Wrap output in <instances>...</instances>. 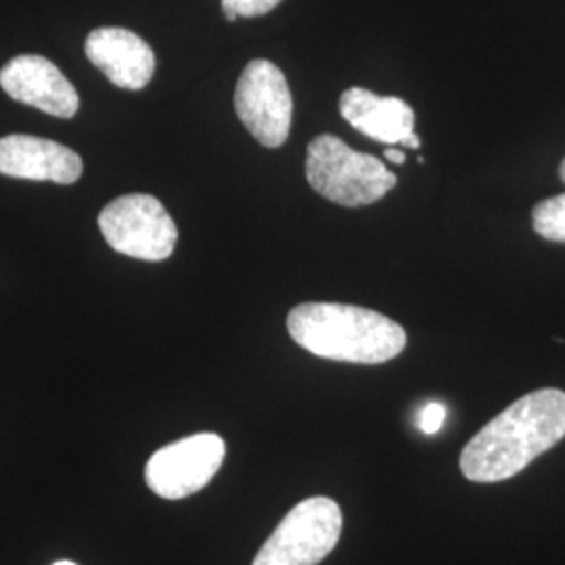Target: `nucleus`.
I'll use <instances>...</instances> for the list:
<instances>
[{
    "label": "nucleus",
    "instance_id": "1",
    "mask_svg": "<svg viewBox=\"0 0 565 565\" xmlns=\"http://www.w3.org/2000/svg\"><path fill=\"white\" fill-rule=\"evenodd\" d=\"M564 438L565 392L536 390L507 406L467 443L461 471L476 484L505 482Z\"/></svg>",
    "mask_w": 565,
    "mask_h": 565
},
{
    "label": "nucleus",
    "instance_id": "2",
    "mask_svg": "<svg viewBox=\"0 0 565 565\" xmlns=\"http://www.w3.org/2000/svg\"><path fill=\"white\" fill-rule=\"evenodd\" d=\"M287 329L303 350L338 363H387L406 345V333L396 321L350 303H300L289 312Z\"/></svg>",
    "mask_w": 565,
    "mask_h": 565
},
{
    "label": "nucleus",
    "instance_id": "3",
    "mask_svg": "<svg viewBox=\"0 0 565 565\" xmlns=\"http://www.w3.org/2000/svg\"><path fill=\"white\" fill-rule=\"evenodd\" d=\"M306 177L321 198L345 207L380 202L398 182L382 160L350 149L333 135L315 137L308 145Z\"/></svg>",
    "mask_w": 565,
    "mask_h": 565
},
{
    "label": "nucleus",
    "instance_id": "4",
    "mask_svg": "<svg viewBox=\"0 0 565 565\" xmlns=\"http://www.w3.org/2000/svg\"><path fill=\"white\" fill-rule=\"evenodd\" d=\"M99 228L111 249L147 263L170 258L179 242V228L163 203L145 193L107 203L99 214Z\"/></svg>",
    "mask_w": 565,
    "mask_h": 565
},
{
    "label": "nucleus",
    "instance_id": "5",
    "mask_svg": "<svg viewBox=\"0 0 565 565\" xmlns=\"http://www.w3.org/2000/svg\"><path fill=\"white\" fill-rule=\"evenodd\" d=\"M342 524L333 499H306L282 518L252 565H319L338 545Z\"/></svg>",
    "mask_w": 565,
    "mask_h": 565
},
{
    "label": "nucleus",
    "instance_id": "6",
    "mask_svg": "<svg viewBox=\"0 0 565 565\" xmlns=\"http://www.w3.org/2000/svg\"><path fill=\"white\" fill-rule=\"evenodd\" d=\"M235 111L249 135L264 147L277 149L287 141L294 102L289 84L275 63H247L235 88Z\"/></svg>",
    "mask_w": 565,
    "mask_h": 565
},
{
    "label": "nucleus",
    "instance_id": "7",
    "mask_svg": "<svg viewBox=\"0 0 565 565\" xmlns=\"http://www.w3.org/2000/svg\"><path fill=\"white\" fill-rule=\"evenodd\" d=\"M218 434H195L160 448L145 467L147 486L162 499H186L210 484L224 461Z\"/></svg>",
    "mask_w": 565,
    "mask_h": 565
},
{
    "label": "nucleus",
    "instance_id": "8",
    "mask_svg": "<svg viewBox=\"0 0 565 565\" xmlns=\"http://www.w3.org/2000/svg\"><path fill=\"white\" fill-rule=\"evenodd\" d=\"M0 86L11 99L55 118L70 120L81 109L74 84L53 61L41 55H20L7 61L0 70Z\"/></svg>",
    "mask_w": 565,
    "mask_h": 565
},
{
    "label": "nucleus",
    "instance_id": "9",
    "mask_svg": "<svg viewBox=\"0 0 565 565\" xmlns=\"http://www.w3.org/2000/svg\"><path fill=\"white\" fill-rule=\"evenodd\" d=\"M86 57L124 90H142L156 72L153 49L124 28H97L84 42Z\"/></svg>",
    "mask_w": 565,
    "mask_h": 565
},
{
    "label": "nucleus",
    "instance_id": "10",
    "mask_svg": "<svg viewBox=\"0 0 565 565\" xmlns=\"http://www.w3.org/2000/svg\"><path fill=\"white\" fill-rule=\"evenodd\" d=\"M84 170L82 158L61 142L30 135L0 139V174L25 181H53L72 184Z\"/></svg>",
    "mask_w": 565,
    "mask_h": 565
},
{
    "label": "nucleus",
    "instance_id": "11",
    "mask_svg": "<svg viewBox=\"0 0 565 565\" xmlns=\"http://www.w3.org/2000/svg\"><path fill=\"white\" fill-rule=\"evenodd\" d=\"M340 114L359 132L387 145H401L415 132V111L408 103L398 97H377L359 86L343 93Z\"/></svg>",
    "mask_w": 565,
    "mask_h": 565
},
{
    "label": "nucleus",
    "instance_id": "12",
    "mask_svg": "<svg viewBox=\"0 0 565 565\" xmlns=\"http://www.w3.org/2000/svg\"><path fill=\"white\" fill-rule=\"evenodd\" d=\"M532 223L541 237L565 243V193L536 203L532 210Z\"/></svg>",
    "mask_w": 565,
    "mask_h": 565
},
{
    "label": "nucleus",
    "instance_id": "13",
    "mask_svg": "<svg viewBox=\"0 0 565 565\" xmlns=\"http://www.w3.org/2000/svg\"><path fill=\"white\" fill-rule=\"evenodd\" d=\"M281 0H223L224 18L237 21L239 18H260L270 13Z\"/></svg>",
    "mask_w": 565,
    "mask_h": 565
},
{
    "label": "nucleus",
    "instance_id": "14",
    "mask_svg": "<svg viewBox=\"0 0 565 565\" xmlns=\"http://www.w3.org/2000/svg\"><path fill=\"white\" fill-rule=\"evenodd\" d=\"M446 419L445 404L429 403L425 404L424 411L419 413V429L424 434H436L443 429Z\"/></svg>",
    "mask_w": 565,
    "mask_h": 565
},
{
    "label": "nucleus",
    "instance_id": "15",
    "mask_svg": "<svg viewBox=\"0 0 565 565\" xmlns=\"http://www.w3.org/2000/svg\"><path fill=\"white\" fill-rule=\"evenodd\" d=\"M385 160H390L392 163H398V166H403L406 162V156H404V151L401 149H394V147H387L385 149Z\"/></svg>",
    "mask_w": 565,
    "mask_h": 565
},
{
    "label": "nucleus",
    "instance_id": "16",
    "mask_svg": "<svg viewBox=\"0 0 565 565\" xmlns=\"http://www.w3.org/2000/svg\"><path fill=\"white\" fill-rule=\"evenodd\" d=\"M401 145H404V147H411V149H419V147H422V139H419L415 132H411V135H408Z\"/></svg>",
    "mask_w": 565,
    "mask_h": 565
},
{
    "label": "nucleus",
    "instance_id": "17",
    "mask_svg": "<svg viewBox=\"0 0 565 565\" xmlns=\"http://www.w3.org/2000/svg\"><path fill=\"white\" fill-rule=\"evenodd\" d=\"M559 177H562V181L565 182V160L564 163H562V168H559Z\"/></svg>",
    "mask_w": 565,
    "mask_h": 565
},
{
    "label": "nucleus",
    "instance_id": "18",
    "mask_svg": "<svg viewBox=\"0 0 565 565\" xmlns=\"http://www.w3.org/2000/svg\"><path fill=\"white\" fill-rule=\"evenodd\" d=\"M53 565H76V564H74V562H57V564H53Z\"/></svg>",
    "mask_w": 565,
    "mask_h": 565
}]
</instances>
